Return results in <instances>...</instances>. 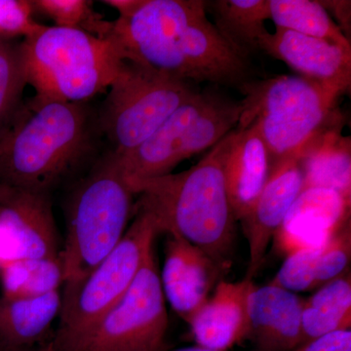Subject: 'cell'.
<instances>
[{
  "label": "cell",
  "mask_w": 351,
  "mask_h": 351,
  "mask_svg": "<svg viewBox=\"0 0 351 351\" xmlns=\"http://www.w3.org/2000/svg\"><path fill=\"white\" fill-rule=\"evenodd\" d=\"M304 189H332L351 195L350 138L341 134L339 123L318 136L301 154Z\"/></svg>",
  "instance_id": "20"
},
{
  "label": "cell",
  "mask_w": 351,
  "mask_h": 351,
  "mask_svg": "<svg viewBox=\"0 0 351 351\" xmlns=\"http://www.w3.org/2000/svg\"><path fill=\"white\" fill-rule=\"evenodd\" d=\"M134 195L110 152L76 184L66 207L61 250L64 283L86 276L119 243L128 228Z\"/></svg>",
  "instance_id": "4"
},
{
  "label": "cell",
  "mask_w": 351,
  "mask_h": 351,
  "mask_svg": "<svg viewBox=\"0 0 351 351\" xmlns=\"http://www.w3.org/2000/svg\"><path fill=\"white\" fill-rule=\"evenodd\" d=\"M242 101L197 92L135 149L114 156L127 182L171 174L186 159L210 151L239 126Z\"/></svg>",
  "instance_id": "6"
},
{
  "label": "cell",
  "mask_w": 351,
  "mask_h": 351,
  "mask_svg": "<svg viewBox=\"0 0 351 351\" xmlns=\"http://www.w3.org/2000/svg\"><path fill=\"white\" fill-rule=\"evenodd\" d=\"M255 287L253 279L219 281L206 302L188 323L197 346L226 351L247 338L248 301Z\"/></svg>",
  "instance_id": "16"
},
{
  "label": "cell",
  "mask_w": 351,
  "mask_h": 351,
  "mask_svg": "<svg viewBox=\"0 0 351 351\" xmlns=\"http://www.w3.org/2000/svg\"><path fill=\"white\" fill-rule=\"evenodd\" d=\"M61 309L60 291L34 298L0 297V351L36 348Z\"/></svg>",
  "instance_id": "19"
},
{
  "label": "cell",
  "mask_w": 351,
  "mask_h": 351,
  "mask_svg": "<svg viewBox=\"0 0 351 351\" xmlns=\"http://www.w3.org/2000/svg\"><path fill=\"white\" fill-rule=\"evenodd\" d=\"M34 9L54 21L58 27H80L101 36L107 21L94 12L93 2L86 0H36Z\"/></svg>",
  "instance_id": "26"
},
{
  "label": "cell",
  "mask_w": 351,
  "mask_h": 351,
  "mask_svg": "<svg viewBox=\"0 0 351 351\" xmlns=\"http://www.w3.org/2000/svg\"><path fill=\"white\" fill-rule=\"evenodd\" d=\"M32 1L25 0H0V38L27 36L39 24L32 19Z\"/></svg>",
  "instance_id": "27"
},
{
  "label": "cell",
  "mask_w": 351,
  "mask_h": 351,
  "mask_svg": "<svg viewBox=\"0 0 351 351\" xmlns=\"http://www.w3.org/2000/svg\"><path fill=\"white\" fill-rule=\"evenodd\" d=\"M225 271L195 245L167 235L161 286L165 300L186 323L209 299Z\"/></svg>",
  "instance_id": "12"
},
{
  "label": "cell",
  "mask_w": 351,
  "mask_h": 351,
  "mask_svg": "<svg viewBox=\"0 0 351 351\" xmlns=\"http://www.w3.org/2000/svg\"><path fill=\"white\" fill-rule=\"evenodd\" d=\"M0 234L4 263L61 257L51 193L0 184Z\"/></svg>",
  "instance_id": "10"
},
{
  "label": "cell",
  "mask_w": 351,
  "mask_h": 351,
  "mask_svg": "<svg viewBox=\"0 0 351 351\" xmlns=\"http://www.w3.org/2000/svg\"><path fill=\"white\" fill-rule=\"evenodd\" d=\"M351 223H346L326 243L295 252L286 257L269 284L298 292L317 290L350 269Z\"/></svg>",
  "instance_id": "18"
},
{
  "label": "cell",
  "mask_w": 351,
  "mask_h": 351,
  "mask_svg": "<svg viewBox=\"0 0 351 351\" xmlns=\"http://www.w3.org/2000/svg\"><path fill=\"white\" fill-rule=\"evenodd\" d=\"M10 351H54V348H53L52 341H51L49 343H44L43 346H39V348H29V350Z\"/></svg>",
  "instance_id": "30"
},
{
  "label": "cell",
  "mask_w": 351,
  "mask_h": 351,
  "mask_svg": "<svg viewBox=\"0 0 351 351\" xmlns=\"http://www.w3.org/2000/svg\"><path fill=\"white\" fill-rule=\"evenodd\" d=\"M4 262L3 247H2L1 234H0V265Z\"/></svg>",
  "instance_id": "32"
},
{
  "label": "cell",
  "mask_w": 351,
  "mask_h": 351,
  "mask_svg": "<svg viewBox=\"0 0 351 351\" xmlns=\"http://www.w3.org/2000/svg\"><path fill=\"white\" fill-rule=\"evenodd\" d=\"M101 138L87 103L34 96L0 126V184L51 193L93 158Z\"/></svg>",
  "instance_id": "1"
},
{
  "label": "cell",
  "mask_w": 351,
  "mask_h": 351,
  "mask_svg": "<svg viewBox=\"0 0 351 351\" xmlns=\"http://www.w3.org/2000/svg\"><path fill=\"white\" fill-rule=\"evenodd\" d=\"M351 328V276L348 269L304 300L302 343Z\"/></svg>",
  "instance_id": "22"
},
{
  "label": "cell",
  "mask_w": 351,
  "mask_h": 351,
  "mask_svg": "<svg viewBox=\"0 0 351 351\" xmlns=\"http://www.w3.org/2000/svg\"><path fill=\"white\" fill-rule=\"evenodd\" d=\"M174 351H217L213 350H209V348H202V346H189V348H181V350H177Z\"/></svg>",
  "instance_id": "31"
},
{
  "label": "cell",
  "mask_w": 351,
  "mask_h": 351,
  "mask_svg": "<svg viewBox=\"0 0 351 351\" xmlns=\"http://www.w3.org/2000/svg\"><path fill=\"white\" fill-rule=\"evenodd\" d=\"M291 351H351V330L325 335Z\"/></svg>",
  "instance_id": "28"
},
{
  "label": "cell",
  "mask_w": 351,
  "mask_h": 351,
  "mask_svg": "<svg viewBox=\"0 0 351 351\" xmlns=\"http://www.w3.org/2000/svg\"><path fill=\"white\" fill-rule=\"evenodd\" d=\"M328 13L339 22L338 27L343 34L350 39L351 29V2L343 0H332V1H320Z\"/></svg>",
  "instance_id": "29"
},
{
  "label": "cell",
  "mask_w": 351,
  "mask_h": 351,
  "mask_svg": "<svg viewBox=\"0 0 351 351\" xmlns=\"http://www.w3.org/2000/svg\"><path fill=\"white\" fill-rule=\"evenodd\" d=\"M270 171L269 149L257 127H237L232 132L223 167L226 191L237 221L250 213Z\"/></svg>",
  "instance_id": "17"
},
{
  "label": "cell",
  "mask_w": 351,
  "mask_h": 351,
  "mask_svg": "<svg viewBox=\"0 0 351 351\" xmlns=\"http://www.w3.org/2000/svg\"><path fill=\"white\" fill-rule=\"evenodd\" d=\"M304 304V299L286 289L255 285L249 295L246 338L254 351H291L301 346Z\"/></svg>",
  "instance_id": "15"
},
{
  "label": "cell",
  "mask_w": 351,
  "mask_h": 351,
  "mask_svg": "<svg viewBox=\"0 0 351 351\" xmlns=\"http://www.w3.org/2000/svg\"><path fill=\"white\" fill-rule=\"evenodd\" d=\"M27 85L20 43L0 38V126L22 105Z\"/></svg>",
  "instance_id": "25"
},
{
  "label": "cell",
  "mask_w": 351,
  "mask_h": 351,
  "mask_svg": "<svg viewBox=\"0 0 351 351\" xmlns=\"http://www.w3.org/2000/svg\"><path fill=\"white\" fill-rule=\"evenodd\" d=\"M27 85L36 96L87 103L108 89L123 57L110 38L80 27L39 25L20 43Z\"/></svg>",
  "instance_id": "3"
},
{
  "label": "cell",
  "mask_w": 351,
  "mask_h": 351,
  "mask_svg": "<svg viewBox=\"0 0 351 351\" xmlns=\"http://www.w3.org/2000/svg\"><path fill=\"white\" fill-rule=\"evenodd\" d=\"M244 110L239 126L254 124L269 149L271 168L286 159L301 156L336 117L339 97L318 83L300 75H280L245 83Z\"/></svg>",
  "instance_id": "5"
},
{
  "label": "cell",
  "mask_w": 351,
  "mask_h": 351,
  "mask_svg": "<svg viewBox=\"0 0 351 351\" xmlns=\"http://www.w3.org/2000/svg\"><path fill=\"white\" fill-rule=\"evenodd\" d=\"M232 132L189 169L129 184L138 195L134 207L151 215L159 233L195 245L226 270L237 221L223 172Z\"/></svg>",
  "instance_id": "2"
},
{
  "label": "cell",
  "mask_w": 351,
  "mask_h": 351,
  "mask_svg": "<svg viewBox=\"0 0 351 351\" xmlns=\"http://www.w3.org/2000/svg\"><path fill=\"white\" fill-rule=\"evenodd\" d=\"M302 189L301 156L286 159L271 168L257 202L241 221L250 255L246 278L254 279L262 267L270 241L282 226Z\"/></svg>",
  "instance_id": "13"
},
{
  "label": "cell",
  "mask_w": 351,
  "mask_h": 351,
  "mask_svg": "<svg viewBox=\"0 0 351 351\" xmlns=\"http://www.w3.org/2000/svg\"><path fill=\"white\" fill-rule=\"evenodd\" d=\"M261 52L283 62L302 77L318 83L339 98L350 89V48L276 29L263 39Z\"/></svg>",
  "instance_id": "11"
},
{
  "label": "cell",
  "mask_w": 351,
  "mask_h": 351,
  "mask_svg": "<svg viewBox=\"0 0 351 351\" xmlns=\"http://www.w3.org/2000/svg\"><path fill=\"white\" fill-rule=\"evenodd\" d=\"M108 89L97 117L110 152L117 156L143 144L198 92L189 82L129 60Z\"/></svg>",
  "instance_id": "8"
},
{
  "label": "cell",
  "mask_w": 351,
  "mask_h": 351,
  "mask_svg": "<svg viewBox=\"0 0 351 351\" xmlns=\"http://www.w3.org/2000/svg\"><path fill=\"white\" fill-rule=\"evenodd\" d=\"M348 223L350 197L332 189H304L274 235V246L287 257L326 243Z\"/></svg>",
  "instance_id": "14"
},
{
  "label": "cell",
  "mask_w": 351,
  "mask_h": 351,
  "mask_svg": "<svg viewBox=\"0 0 351 351\" xmlns=\"http://www.w3.org/2000/svg\"><path fill=\"white\" fill-rule=\"evenodd\" d=\"M3 295L39 297L59 290L64 283L63 265L59 258H23L0 265Z\"/></svg>",
  "instance_id": "24"
},
{
  "label": "cell",
  "mask_w": 351,
  "mask_h": 351,
  "mask_svg": "<svg viewBox=\"0 0 351 351\" xmlns=\"http://www.w3.org/2000/svg\"><path fill=\"white\" fill-rule=\"evenodd\" d=\"M270 20L276 29L324 39L350 48V39L332 19L320 1L315 0H269Z\"/></svg>",
  "instance_id": "23"
},
{
  "label": "cell",
  "mask_w": 351,
  "mask_h": 351,
  "mask_svg": "<svg viewBox=\"0 0 351 351\" xmlns=\"http://www.w3.org/2000/svg\"><path fill=\"white\" fill-rule=\"evenodd\" d=\"M168 315L152 251L124 297L60 351H167Z\"/></svg>",
  "instance_id": "9"
},
{
  "label": "cell",
  "mask_w": 351,
  "mask_h": 351,
  "mask_svg": "<svg viewBox=\"0 0 351 351\" xmlns=\"http://www.w3.org/2000/svg\"><path fill=\"white\" fill-rule=\"evenodd\" d=\"M215 18V27L233 47L250 59L261 52L263 39L269 32V0H215L206 1Z\"/></svg>",
  "instance_id": "21"
},
{
  "label": "cell",
  "mask_w": 351,
  "mask_h": 351,
  "mask_svg": "<svg viewBox=\"0 0 351 351\" xmlns=\"http://www.w3.org/2000/svg\"><path fill=\"white\" fill-rule=\"evenodd\" d=\"M136 210V218L110 254L82 279L64 283L60 322L52 339L60 351L80 338L124 297L159 234L152 217Z\"/></svg>",
  "instance_id": "7"
}]
</instances>
